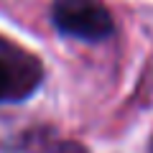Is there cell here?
<instances>
[{"mask_svg":"<svg viewBox=\"0 0 153 153\" xmlns=\"http://www.w3.org/2000/svg\"><path fill=\"white\" fill-rule=\"evenodd\" d=\"M51 23L59 33L89 44L107 41L115 33L112 13L102 0H56L51 8Z\"/></svg>","mask_w":153,"mask_h":153,"instance_id":"obj_2","label":"cell"},{"mask_svg":"<svg viewBox=\"0 0 153 153\" xmlns=\"http://www.w3.org/2000/svg\"><path fill=\"white\" fill-rule=\"evenodd\" d=\"M44 82V64L13 38L0 36V105H18L36 94Z\"/></svg>","mask_w":153,"mask_h":153,"instance_id":"obj_1","label":"cell"},{"mask_svg":"<svg viewBox=\"0 0 153 153\" xmlns=\"http://www.w3.org/2000/svg\"><path fill=\"white\" fill-rule=\"evenodd\" d=\"M148 151H151V153H153V138H151V148H148Z\"/></svg>","mask_w":153,"mask_h":153,"instance_id":"obj_3","label":"cell"}]
</instances>
